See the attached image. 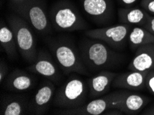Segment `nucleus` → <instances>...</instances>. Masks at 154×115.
Instances as JSON below:
<instances>
[{
  "instance_id": "nucleus-22",
  "label": "nucleus",
  "mask_w": 154,
  "mask_h": 115,
  "mask_svg": "<svg viewBox=\"0 0 154 115\" xmlns=\"http://www.w3.org/2000/svg\"><path fill=\"white\" fill-rule=\"evenodd\" d=\"M141 5L144 11L154 15V0H142Z\"/></svg>"
},
{
  "instance_id": "nucleus-23",
  "label": "nucleus",
  "mask_w": 154,
  "mask_h": 115,
  "mask_svg": "<svg viewBox=\"0 0 154 115\" xmlns=\"http://www.w3.org/2000/svg\"><path fill=\"white\" fill-rule=\"evenodd\" d=\"M142 27L147 30L151 34L154 35V16L149 15L145 23Z\"/></svg>"
},
{
  "instance_id": "nucleus-10",
  "label": "nucleus",
  "mask_w": 154,
  "mask_h": 115,
  "mask_svg": "<svg viewBox=\"0 0 154 115\" xmlns=\"http://www.w3.org/2000/svg\"><path fill=\"white\" fill-rule=\"evenodd\" d=\"M117 74L109 70H102L88 81V94L89 98H98L108 92L112 86V82Z\"/></svg>"
},
{
  "instance_id": "nucleus-11",
  "label": "nucleus",
  "mask_w": 154,
  "mask_h": 115,
  "mask_svg": "<svg viewBox=\"0 0 154 115\" xmlns=\"http://www.w3.org/2000/svg\"><path fill=\"white\" fill-rule=\"evenodd\" d=\"M53 22L56 29L64 31H73L82 29V23L78 16L71 8H59L56 11L53 17Z\"/></svg>"
},
{
  "instance_id": "nucleus-18",
  "label": "nucleus",
  "mask_w": 154,
  "mask_h": 115,
  "mask_svg": "<svg viewBox=\"0 0 154 115\" xmlns=\"http://www.w3.org/2000/svg\"><path fill=\"white\" fill-rule=\"evenodd\" d=\"M27 16L31 26L37 32H48V19L42 8L38 6H31L28 11Z\"/></svg>"
},
{
  "instance_id": "nucleus-4",
  "label": "nucleus",
  "mask_w": 154,
  "mask_h": 115,
  "mask_svg": "<svg viewBox=\"0 0 154 115\" xmlns=\"http://www.w3.org/2000/svg\"><path fill=\"white\" fill-rule=\"evenodd\" d=\"M17 42V48L22 57L29 63H33L37 58L36 43L33 33L26 23L20 19L9 21Z\"/></svg>"
},
{
  "instance_id": "nucleus-8",
  "label": "nucleus",
  "mask_w": 154,
  "mask_h": 115,
  "mask_svg": "<svg viewBox=\"0 0 154 115\" xmlns=\"http://www.w3.org/2000/svg\"><path fill=\"white\" fill-rule=\"evenodd\" d=\"M148 72L130 70L117 74L112 82V86L129 90H141L146 88L145 79Z\"/></svg>"
},
{
  "instance_id": "nucleus-13",
  "label": "nucleus",
  "mask_w": 154,
  "mask_h": 115,
  "mask_svg": "<svg viewBox=\"0 0 154 115\" xmlns=\"http://www.w3.org/2000/svg\"><path fill=\"white\" fill-rule=\"evenodd\" d=\"M29 71L46 77L50 80L59 79V71L56 65L51 59L43 53L37 55L36 61L27 68Z\"/></svg>"
},
{
  "instance_id": "nucleus-3",
  "label": "nucleus",
  "mask_w": 154,
  "mask_h": 115,
  "mask_svg": "<svg viewBox=\"0 0 154 115\" xmlns=\"http://www.w3.org/2000/svg\"><path fill=\"white\" fill-rule=\"evenodd\" d=\"M51 50L58 65L65 74L72 72L85 75L88 74L81 55L70 44L57 42L51 46Z\"/></svg>"
},
{
  "instance_id": "nucleus-25",
  "label": "nucleus",
  "mask_w": 154,
  "mask_h": 115,
  "mask_svg": "<svg viewBox=\"0 0 154 115\" xmlns=\"http://www.w3.org/2000/svg\"><path fill=\"white\" fill-rule=\"evenodd\" d=\"M142 114H146V115H154V105L152 106L149 107V109L146 110L145 111L142 112Z\"/></svg>"
},
{
  "instance_id": "nucleus-12",
  "label": "nucleus",
  "mask_w": 154,
  "mask_h": 115,
  "mask_svg": "<svg viewBox=\"0 0 154 115\" xmlns=\"http://www.w3.org/2000/svg\"><path fill=\"white\" fill-rule=\"evenodd\" d=\"M149 98L144 95L125 90L119 101L116 110L127 114H136L141 111L148 104Z\"/></svg>"
},
{
  "instance_id": "nucleus-26",
  "label": "nucleus",
  "mask_w": 154,
  "mask_h": 115,
  "mask_svg": "<svg viewBox=\"0 0 154 115\" xmlns=\"http://www.w3.org/2000/svg\"><path fill=\"white\" fill-rule=\"evenodd\" d=\"M120 1L122 2L124 4H125V5L129 6L134 4L137 0H120Z\"/></svg>"
},
{
  "instance_id": "nucleus-1",
  "label": "nucleus",
  "mask_w": 154,
  "mask_h": 115,
  "mask_svg": "<svg viewBox=\"0 0 154 115\" xmlns=\"http://www.w3.org/2000/svg\"><path fill=\"white\" fill-rule=\"evenodd\" d=\"M113 49L103 41L92 39L82 44L80 55L86 67L96 71L111 68L122 62V56Z\"/></svg>"
},
{
  "instance_id": "nucleus-19",
  "label": "nucleus",
  "mask_w": 154,
  "mask_h": 115,
  "mask_svg": "<svg viewBox=\"0 0 154 115\" xmlns=\"http://www.w3.org/2000/svg\"><path fill=\"white\" fill-rule=\"evenodd\" d=\"M0 44L9 57H15L18 49L17 42L13 30L5 24H2L0 28Z\"/></svg>"
},
{
  "instance_id": "nucleus-2",
  "label": "nucleus",
  "mask_w": 154,
  "mask_h": 115,
  "mask_svg": "<svg viewBox=\"0 0 154 115\" xmlns=\"http://www.w3.org/2000/svg\"><path fill=\"white\" fill-rule=\"evenodd\" d=\"M88 87L83 79L72 76L63 84L54 98V104L63 108H74L85 105Z\"/></svg>"
},
{
  "instance_id": "nucleus-6",
  "label": "nucleus",
  "mask_w": 154,
  "mask_h": 115,
  "mask_svg": "<svg viewBox=\"0 0 154 115\" xmlns=\"http://www.w3.org/2000/svg\"><path fill=\"white\" fill-rule=\"evenodd\" d=\"M125 90H119L93 99L88 104L80 107L69 108L59 112L61 114L75 115H100L104 114L107 110L116 109L119 101L122 97Z\"/></svg>"
},
{
  "instance_id": "nucleus-9",
  "label": "nucleus",
  "mask_w": 154,
  "mask_h": 115,
  "mask_svg": "<svg viewBox=\"0 0 154 115\" xmlns=\"http://www.w3.org/2000/svg\"><path fill=\"white\" fill-rule=\"evenodd\" d=\"M128 69L140 72L154 70V44L139 47L128 65Z\"/></svg>"
},
{
  "instance_id": "nucleus-17",
  "label": "nucleus",
  "mask_w": 154,
  "mask_h": 115,
  "mask_svg": "<svg viewBox=\"0 0 154 115\" xmlns=\"http://www.w3.org/2000/svg\"><path fill=\"white\" fill-rule=\"evenodd\" d=\"M128 42L131 48L137 50L142 46L154 44V35L142 26L133 27L129 32Z\"/></svg>"
},
{
  "instance_id": "nucleus-5",
  "label": "nucleus",
  "mask_w": 154,
  "mask_h": 115,
  "mask_svg": "<svg viewBox=\"0 0 154 115\" xmlns=\"http://www.w3.org/2000/svg\"><path fill=\"white\" fill-rule=\"evenodd\" d=\"M132 28V25L121 23L102 29L87 30L85 34L88 38L102 41L112 48L120 50L126 45Z\"/></svg>"
},
{
  "instance_id": "nucleus-7",
  "label": "nucleus",
  "mask_w": 154,
  "mask_h": 115,
  "mask_svg": "<svg viewBox=\"0 0 154 115\" xmlns=\"http://www.w3.org/2000/svg\"><path fill=\"white\" fill-rule=\"evenodd\" d=\"M55 86L52 82L46 81L41 86L29 103V109L33 114H42L48 109L54 97Z\"/></svg>"
},
{
  "instance_id": "nucleus-14",
  "label": "nucleus",
  "mask_w": 154,
  "mask_h": 115,
  "mask_svg": "<svg viewBox=\"0 0 154 115\" xmlns=\"http://www.w3.org/2000/svg\"><path fill=\"white\" fill-rule=\"evenodd\" d=\"M34 83L31 75L21 70H16L11 72L6 79V86L13 92H24L29 90Z\"/></svg>"
},
{
  "instance_id": "nucleus-16",
  "label": "nucleus",
  "mask_w": 154,
  "mask_h": 115,
  "mask_svg": "<svg viewBox=\"0 0 154 115\" xmlns=\"http://www.w3.org/2000/svg\"><path fill=\"white\" fill-rule=\"evenodd\" d=\"M84 10L93 17L102 20L110 15V6L107 0H84Z\"/></svg>"
},
{
  "instance_id": "nucleus-21",
  "label": "nucleus",
  "mask_w": 154,
  "mask_h": 115,
  "mask_svg": "<svg viewBox=\"0 0 154 115\" xmlns=\"http://www.w3.org/2000/svg\"><path fill=\"white\" fill-rule=\"evenodd\" d=\"M145 87L149 92L154 95V70L149 71L146 74Z\"/></svg>"
},
{
  "instance_id": "nucleus-20",
  "label": "nucleus",
  "mask_w": 154,
  "mask_h": 115,
  "mask_svg": "<svg viewBox=\"0 0 154 115\" xmlns=\"http://www.w3.org/2000/svg\"><path fill=\"white\" fill-rule=\"evenodd\" d=\"M25 110L24 103L15 98H6L4 101L1 111L3 115L24 114Z\"/></svg>"
},
{
  "instance_id": "nucleus-24",
  "label": "nucleus",
  "mask_w": 154,
  "mask_h": 115,
  "mask_svg": "<svg viewBox=\"0 0 154 115\" xmlns=\"http://www.w3.org/2000/svg\"><path fill=\"white\" fill-rule=\"evenodd\" d=\"M7 72H8V68L6 67V65L5 63H1L0 65V82L2 83L4 81V79L6 78Z\"/></svg>"
},
{
  "instance_id": "nucleus-15",
  "label": "nucleus",
  "mask_w": 154,
  "mask_h": 115,
  "mask_svg": "<svg viewBox=\"0 0 154 115\" xmlns=\"http://www.w3.org/2000/svg\"><path fill=\"white\" fill-rule=\"evenodd\" d=\"M119 21L122 23L142 26L147 20L149 15L140 8H129L119 10Z\"/></svg>"
}]
</instances>
